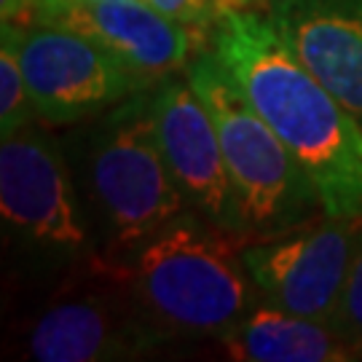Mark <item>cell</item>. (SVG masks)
Masks as SVG:
<instances>
[{"label": "cell", "mask_w": 362, "mask_h": 362, "mask_svg": "<svg viewBox=\"0 0 362 362\" xmlns=\"http://www.w3.org/2000/svg\"><path fill=\"white\" fill-rule=\"evenodd\" d=\"M212 52L306 172L322 215L360 220L362 124L357 116L255 8L223 13L215 22Z\"/></svg>", "instance_id": "cell-1"}, {"label": "cell", "mask_w": 362, "mask_h": 362, "mask_svg": "<svg viewBox=\"0 0 362 362\" xmlns=\"http://www.w3.org/2000/svg\"><path fill=\"white\" fill-rule=\"evenodd\" d=\"M231 236L188 209L132 252L129 285L158 330L220 338L258 300Z\"/></svg>", "instance_id": "cell-2"}, {"label": "cell", "mask_w": 362, "mask_h": 362, "mask_svg": "<svg viewBox=\"0 0 362 362\" xmlns=\"http://www.w3.org/2000/svg\"><path fill=\"white\" fill-rule=\"evenodd\" d=\"M185 78L215 124L247 233L276 236L309 218L320 207L314 185L279 134L233 83L218 54L212 49L196 54Z\"/></svg>", "instance_id": "cell-3"}, {"label": "cell", "mask_w": 362, "mask_h": 362, "mask_svg": "<svg viewBox=\"0 0 362 362\" xmlns=\"http://www.w3.org/2000/svg\"><path fill=\"white\" fill-rule=\"evenodd\" d=\"M91 182L113 245L124 252L191 209L161 153L151 97L134 94L113 118L91 158Z\"/></svg>", "instance_id": "cell-4"}, {"label": "cell", "mask_w": 362, "mask_h": 362, "mask_svg": "<svg viewBox=\"0 0 362 362\" xmlns=\"http://www.w3.org/2000/svg\"><path fill=\"white\" fill-rule=\"evenodd\" d=\"M0 35L16 52L35 116L54 124L76 121L143 94L156 81L67 27L3 22Z\"/></svg>", "instance_id": "cell-5"}, {"label": "cell", "mask_w": 362, "mask_h": 362, "mask_svg": "<svg viewBox=\"0 0 362 362\" xmlns=\"http://www.w3.org/2000/svg\"><path fill=\"white\" fill-rule=\"evenodd\" d=\"M362 218H327L242 247V260L266 300L303 317L333 322L349 274Z\"/></svg>", "instance_id": "cell-6"}, {"label": "cell", "mask_w": 362, "mask_h": 362, "mask_svg": "<svg viewBox=\"0 0 362 362\" xmlns=\"http://www.w3.org/2000/svg\"><path fill=\"white\" fill-rule=\"evenodd\" d=\"M156 137L188 207L226 233H247L218 132L188 78H167L151 97Z\"/></svg>", "instance_id": "cell-7"}, {"label": "cell", "mask_w": 362, "mask_h": 362, "mask_svg": "<svg viewBox=\"0 0 362 362\" xmlns=\"http://www.w3.org/2000/svg\"><path fill=\"white\" fill-rule=\"evenodd\" d=\"M0 212L25 242L54 255H81L89 247L65 161L33 132L0 143Z\"/></svg>", "instance_id": "cell-8"}, {"label": "cell", "mask_w": 362, "mask_h": 362, "mask_svg": "<svg viewBox=\"0 0 362 362\" xmlns=\"http://www.w3.org/2000/svg\"><path fill=\"white\" fill-rule=\"evenodd\" d=\"M35 25L81 33L151 78L188 67L191 27L161 13L148 0H35Z\"/></svg>", "instance_id": "cell-9"}, {"label": "cell", "mask_w": 362, "mask_h": 362, "mask_svg": "<svg viewBox=\"0 0 362 362\" xmlns=\"http://www.w3.org/2000/svg\"><path fill=\"white\" fill-rule=\"evenodd\" d=\"M266 16L362 124V0H272Z\"/></svg>", "instance_id": "cell-10"}, {"label": "cell", "mask_w": 362, "mask_h": 362, "mask_svg": "<svg viewBox=\"0 0 362 362\" xmlns=\"http://www.w3.org/2000/svg\"><path fill=\"white\" fill-rule=\"evenodd\" d=\"M161 344L151 317L129 314L107 300L78 298L57 303L30 330V357L40 362L129 360Z\"/></svg>", "instance_id": "cell-11"}, {"label": "cell", "mask_w": 362, "mask_h": 362, "mask_svg": "<svg viewBox=\"0 0 362 362\" xmlns=\"http://www.w3.org/2000/svg\"><path fill=\"white\" fill-rule=\"evenodd\" d=\"M220 341L228 357L242 362L362 360V344L344 336L333 322L287 311L263 296Z\"/></svg>", "instance_id": "cell-12"}, {"label": "cell", "mask_w": 362, "mask_h": 362, "mask_svg": "<svg viewBox=\"0 0 362 362\" xmlns=\"http://www.w3.org/2000/svg\"><path fill=\"white\" fill-rule=\"evenodd\" d=\"M35 116V105L27 89L25 73L8 40L0 43V132L3 137L27 129Z\"/></svg>", "instance_id": "cell-13"}, {"label": "cell", "mask_w": 362, "mask_h": 362, "mask_svg": "<svg viewBox=\"0 0 362 362\" xmlns=\"http://www.w3.org/2000/svg\"><path fill=\"white\" fill-rule=\"evenodd\" d=\"M333 325L344 336L362 344V226L357 233L354 252H351L349 274H346V282H344L336 314H333Z\"/></svg>", "instance_id": "cell-14"}, {"label": "cell", "mask_w": 362, "mask_h": 362, "mask_svg": "<svg viewBox=\"0 0 362 362\" xmlns=\"http://www.w3.org/2000/svg\"><path fill=\"white\" fill-rule=\"evenodd\" d=\"M148 3L185 27L215 25L228 8H239L233 0H148Z\"/></svg>", "instance_id": "cell-15"}, {"label": "cell", "mask_w": 362, "mask_h": 362, "mask_svg": "<svg viewBox=\"0 0 362 362\" xmlns=\"http://www.w3.org/2000/svg\"><path fill=\"white\" fill-rule=\"evenodd\" d=\"M33 6H35V0H0L3 22H13L16 16H22L25 11H30Z\"/></svg>", "instance_id": "cell-16"}, {"label": "cell", "mask_w": 362, "mask_h": 362, "mask_svg": "<svg viewBox=\"0 0 362 362\" xmlns=\"http://www.w3.org/2000/svg\"><path fill=\"white\" fill-rule=\"evenodd\" d=\"M239 8H266L272 0H233Z\"/></svg>", "instance_id": "cell-17"}]
</instances>
